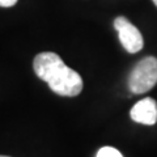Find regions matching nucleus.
<instances>
[{
	"instance_id": "nucleus-7",
	"label": "nucleus",
	"mask_w": 157,
	"mask_h": 157,
	"mask_svg": "<svg viewBox=\"0 0 157 157\" xmlns=\"http://www.w3.org/2000/svg\"><path fill=\"white\" fill-rule=\"evenodd\" d=\"M153 3H155V6L157 7V0H153Z\"/></svg>"
},
{
	"instance_id": "nucleus-1",
	"label": "nucleus",
	"mask_w": 157,
	"mask_h": 157,
	"mask_svg": "<svg viewBox=\"0 0 157 157\" xmlns=\"http://www.w3.org/2000/svg\"><path fill=\"white\" fill-rule=\"evenodd\" d=\"M33 68L41 80L46 81L50 89L59 96L75 97L80 94L84 82L78 73L66 66L55 52H41L34 58Z\"/></svg>"
},
{
	"instance_id": "nucleus-6",
	"label": "nucleus",
	"mask_w": 157,
	"mask_h": 157,
	"mask_svg": "<svg viewBox=\"0 0 157 157\" xmlns=\"http://www.w3.org/2000/svg\"><path fill=\"white\" fill-rule=\"evenodd\" d=\"M16 3H17V0H0V7L9 8V7H13Z\"/></svg>"
},
{
	"instance_id": "nucleus-2",
	"label": "nucleus",
	"mask_w": 157,
	"mask_h": 157,
	"mask_svg": "<svg viewBox=\"0 0 157 157\" xmlns=\"http://www.w3.org/2000/svg\"><path fill=\"white\" fill-rule=\"evenodd\" d=\"M157 84V59L147 56L132 68L128 77L130 90L135 94H141L151 90Z\"/></svg>"
},
{
	"instance_id": "nucleus-8",
	"label": "nucleus",
	"mask_w": 157,
	"mask_h": 157,
	"mask_svg": "<svg viewBox=\"0 0 157 157\" xmlns=\"http://www.w3.org/2000/svg\"><path fill=\"white\" fill-rule=\"evenodd\" d=\"M0 157H8V156H0Z\"/></svg>"
},
{
	"instance_id": "nucleus-4",
	"label": "nucleus",
	"mask_w": 157,
	"mask_h": 157,
	"mask_svg": "<svg viewBox=\"0 0 157 157\" xmlns=\"http://www.w3.org/2000/svg\"><path fill=\"white\" fill-rule=\"evenodd\" d=\"M131 119L136 123L152 126L157 122V104L153 98H144L131 109Z\"/></svg>"
},
{
	"instance_id": "nucleus-5",
	"label": "nucleus",
	"mask_w": 157,
	"mask_h": 157,
	"mask_svg": "<svg viewBox=\"0 0 157 157\" xmlns=\"http://www.w3.org/2000/svg\"><path fill=\"white\" fill-rule=\"evenodd\" d=\"M97 157H123L122 153L118 149L113 148V147H102L98 151Z\"/></svg>"
},
{
	"instance_id": "nucleus-3",
	"label": "nucleus",
	"mask_w": 157,
	"mask_h": 157,
	"mask_svg": "<svg viewBox=\"0 0 157 157\" xmlns=\"http://www.w3.org/2000/svg\"><path fill=\"white\" fill-rule=\"evenodd\" d=\"M114 28L118 32V37L122 43V46L124 47V50L130 54H135L140 51L144 46V39L141 33L139 32L135 25L127 20L126 17H117L114 20Z\"/></svg>"
}]
</instances>
